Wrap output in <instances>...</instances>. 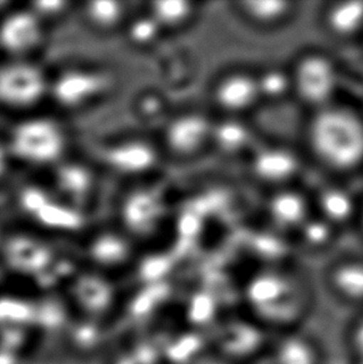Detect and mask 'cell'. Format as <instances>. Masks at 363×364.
<instances>
[{
	"label": "cell",
	"instance_id": "cell-19",
	"mask_svg": "<svg viewBox=\"0 0 363 364\" xmlns=\"http://www.w3.org/2000/svg\"><path fill=\"white\" fill-rule=\"evenodd\" d=\"M254 74L261 105H279L293 99L288 65L268 63L254 69Z\"/></svg>",
	"mask_w": 363,
	"mask_h": 364
},
{
	"label": "cell",
	"instance_id": "cell-23",
	"mask_svg": "<svg viewBox=\"0 0 363 364\" xmlns=\"http://www.w3.org/2000/svg\"><path fill=\"white\" fill-rule=\"evenodd\" d=\"M251 250L261 260V266H288L290 237L266 227L265 230L253 237Z\"/></svg>",
	"mask_w": 363,
	"mask_h": 364
},
{
	"label": "cell",
	"instance_id": "cell-17",
	"mask_svg": "<svg viewBox=\"0 0 363 364\" xmlns=\"http://www.w3.org/2000/svg\"><path fill=\"white\" fill-rule=\"evenodd\" d=\"M39 21L31 13L10 15L0 25V44L11 53H24L39 43Z\"/></svg>",
	"mask_w": 363,
	"mask_h": 364
},
{
	"label": "cell",
	"instance_id": "cell-31",
	"mask_svg": "<svg viewBox=\"0 0 363 364\" xmlns=\"http://www.w3.org/2000/svg\"><path fill=\"white\" fill-rule=\"evenodd\" d=\"M49 196L40 188H25L20 194V205L24 212L30 214L31 217L49 200Z\"/></svg>",
	"mask_w": 363,
	"mask_h": 364
},
{
	"label": "cell",
	"instance_id": "cell-6",
	"mask_svg": "<svg viewBox=\"0 0 363 364\" xmlns=\"http://www.w3.org/2000/svg\"><path fill=\"white\" fill-rule=\"evenodd\" d=\"M263 210L268 228L291 239L314 214L311 193L298 184L268 191Z\"/></svg>",
	"mask_w": 363,
	"mask_h": 364
},
{
	"label": "cell",
	"instance_id": "cell-10",
	"mask_svg": "<svg viewBox=\"0 0 363 364\" xmlns=\"http://www.w3.org/2000/svg\"><path fill=\"white\" fill-rule=\"evenodd\" d=\"M45 91V79L31 65H8L0 69V101L24 107L35 104Z\"/></svg>",
	"mask_w": 363,
	"mask_h": 364
},
{
	"label": "cell",
	"instance_id": "cell-16",
	"mask_svg": "<svg viewBox=\"0 0 363 364\" xmlns=\"http://www.w3.org/2000/svg\"><path fill=\"white\" fill-rule=\"evenodd\" d=\"M163 214L161 199L148 191H137L125 200L123 222L131 232L146 235L157 228Z\"/></svg>",
	"mask_w": 363,
	"mask_h": 364
},
{
	"label": "cell",
	"instance_id": "cell-12",
	"mask_svg": "<svg viewBox=\"0 0 363 364\" xmlns=\"http://www.w3.org/2000/svg\"><path fill=\"white\" fill-rule=\"evenodd\" d=\"M325 281L336 300L357 311H363L362 256L339 257L327 267Z\"/></svg>",
	"mask_w": 363,
	"mask_h": 364
},
{
	"label": "cell",
	"instance_id": "cell-4",
	"mask_svg": "<svg viewBox=\"0 0 363 364\" xmlns=\"http://www.w3.org/2000/svg\"><path fill=\"white\" fill-rule=\"evenodd\" d=\"M249 176L268 191L298 184L304 154L284 142L261 141L256 151L246 158Z\"/></svg>",
	"mask_w": 363,
	"mask_h": 364
},
{
	"label": "cell",
	"instance_id": "cell-15",
	"mask_svg": "<svg viewBox=\"0 0 363 364\" xmlns=\"http://www.w3.org/2000/svg\"><path fill=\"white\" fill-rule=\"evenodd\" d=\"M299 5L291 0H241L233 6L246 24L256 29L273 30L288 24L298 14Z\"/></svg>",
	"mask_w": 363,
	"mask_h": 364
},
{
	"label": "cell",
	"instance_id": "cell-21",
	"mask_svg": "<svg viewBox=\"0 0 363 364\" xmlns=\"http://www.w3.org/2000/svg\"><path fill=\"white\" fill-rule=\"evenodd\" d=\"M154 161L152 148L141 142L123 143L107 152V162L120 172H143L152 167Z\"/></svg>",
	"mask_w": 363,
	"mask_h": 364
},
{
	"label": "cell",
	"instance_id": "cell-34",
	"mask_svg": "<svg viewBox=\"0 0 363 364\" xmlns=\"http://www.w3.org/2000/svg\"><path fill=\"white\" fill-rule=\"evenodd\" d=\"M354 225H357V227H359V234H361L363 237V199H361L359 217H357V220H356V224H354Z\"/></svg>",
	"mask_w": 363,
	"mask_h": 364
},
{
	"label": "cell",
	"instance_id": "cell-30",
	"mask_svg": "<svg viewBox=\"0 0 363 364\" xmlns=\"http://www.w3.org/2000/svg\"><path fill=\"white\" fill-rule=\"evenodd\" d=\"M346 342L352 360L363 362V311H359L346 331Z\"/></svg>",
	"mask_w": 363,
	"mask_h": 364
},
{
	"label": "cell",
	"instance_id": "cell-14",
	"mask_svg": "<svg viewBox=\"0 0 363 364\" xmlns=\"http://www.w3.org/2000/svg\"><path fill=\"white\" fill-rule=\"evenodd\" d=\"M213 119L203 114H183L167 129V142L173 152L191 156L211 144Z\"/></svg>",
	"mask_w": 363,
	"mask_h": 364
},
{
	"label": "cell",
	"instance_id": "cell-2",
	"mask_svg": "<svg viewBox=\"0 0 363 364\" xmlns=\"http://www.w3.org/2000/svg\"><path fill=\"white\" fill-rule=\"evenodd\" d=\"M306 154L337 177L363 171V111L342 100L307 114L302 129Z\"/></svg>",
	"mask_w": 363,
	"mask_h": 364
},
{
	"label": "cell",
	"instance_id": "cell-26",
	"mask_svg": "<svg viewBox=\"0 0 363 364\" xmlns=\"http://www.w3.org/2000/svg\"><path fill=\"white\" fill-rule=\"evenodd\" d=\"M127 242L115 234H103L96 237L90 246V255L100 265L121 264L128 256Z\"/></svg>",
	"mask_w": 363,
	"mask_h": 364
},
{
	"label": "cell",
	"instance_id": "cell-9",
	"mask_svg": "<svg viewBox=\"0 0 363 364\" xmlns=\"http://www.w3.org/2000/svg\"><path fill=\"white\" fill-rule=\"evenodd\" d=\"M314 213L337 230L354 225L359 217L361 199L342 183L322 184L311 193Z\"/></svg>",
	"mask_w": 363,
	"mask_h": 364
},
{
	"label": "cell",
	"instance_id": "cell-36",
	"mask_svg": "<svg viewBox=\"0 0 363 364\" xmlns=\"http://www.w3.org/2000/svg\"><path fill=\"white\" fill-rule=\"evenodd\" d=\"M362 41H363V40H362Z\"/></svg>",
	"mask_w": 363,
	"mask_h": 364
},
{
	"label": "cell",
	"instance_id": "cell-8",
	"mask_svg": "<svg viewBox=\"0 0 363 364\" xmlns=\"http://www.w3.org/2000/svg\"><path fill=\"white\" fill-rule=\"evenodd\" d=\"M261 141L259 129L251 117L221 116L213 122L211 144L224 157L246 161Z\"/></svg>",
	"mask_w": 363,
	"mask_h": 364
},
{
	"label": "cell",
	"instance_id": "cell-5",
	"mask_svg": "<svg viewBox=\"0 0 363 364\" xmlns=\"http://www.w3.org/2000/svg\"><path fill=\"white\" fill-rule=\"evenodd\" d=\"M211 101L221 116L251 117L261 106L254 70L236 66L224 71L213 84Z\"/></svg>",
	"mask_w": 363,
	"mask_h": 364
},
{
	"label": "cell",
	"instance_id": "cell-29",
	"mask_svg": "<svg viewBox=\"0 0 363 364\" xmlns=\"http://www.w3.org/2000/svg\"><path fill=\"white\" fill-rule=\"evenodd\" d=\"M90 19L101 26L115 24L122 13L121 4L112 0H96L88 5Z\"/></svg>",
	"mask_w": 363,
	"mask_h": 364
},
{
	"label": "cell",
	"instance_id": "cell-3",
	"mask_svg": "<svg viewBox=\"0 0 363 364\" xmlns=\"http://www.w3.org/2000/svg\"><path fill=\"white\" fill-rule=\"evenodd\" d=\"M293 99L307 114L340 100L342 87V68L329 51L306 49L296 54L288 64Z\"/></svg>",
	"mask_w": 363,
	"mask_h": 364
},
{
	"label": "cell",
	"instance_id": "cell-28",
	"mask_svg": "<svg viewBox=\"0 0 363 364\" xmlns=\"http://www.w3.org/2000/svg\"><path fill=\"white\" fill-rule=\"evenodd\" d=\"M153 11L156 21L176 25L189 19L194 13V8L193 4L183 0H162L153 4Z\"/></svg>",
	"mask_w": 363,
	"mask_h": 364
},
{
	"label": "cell",
	"instance_id": "cell-20",
	"mask_svg": "<svg viewBox=\"0 0 363 364\" xmlns=\"http://www.w3.org/2000/svg\"><path fill=\"white\" fill-rule=\"evenodd\" d=\"M101 85L102 80L98 75L85 71H69L56 80L53 92L60 104L76 106L98 94Z\"/></svg>",
	"mask_w": 363,
	"mask_h": 364
},
{
	"label": "cell",
	"instance_id": "cell-33",
	"mask_svg": "<svg viewBox=\"0 0 363 364\" xmlns=\"http://www.w3.org/2000/svg\"><path fill=\"white\" fill-rule=\"evenodd\" d=\"M65 5L66 3L60 0H41L35 3V9L41 14L51 15L61 11L64 9Z\"/></svg>",
	"mask_w": 363,
	"mask_h": 364
},
{
	"label": "cell",
	"instance_id": "cell-35",
	"mask_svg": "<svg viewBox=\"0 0 363 364\" xmlns=\"http://www.w3.org/2000/svg\"><path fill=\"white\" fill-rule=\"evenodd\" d=\"M5 167H6V154L4 149L0 147V176L4 173Z\"/></svg>",
	"mask_w": 363,
	"mask_h": 364
},
{
	"label": "cell",
	"instance_id": "cell-11",
	"mask_svg": "<svg viewBox=\"0 0 363 364\" xmlns=\"http://www.w3.org/2000/svg\"><path fill=\"white\" fill-rule=\"evenodd\" d=\"M263 364H324V352L314 337L301 330L276 335L265 355L256 360Z\"/></svg>",
	"mask_w": 363,
	"mask_h": 364
},
{
	"label": "cell",
	"instance_id": "cell-13",
	"mask_svg": "<svg viewBox=\"0 0 363 364\" xmlns=\"http://www.w3.org/2000/svg\"><path fill=\"white\" fill-rule=\"evenodd\" d=\"M320 23L325 33L337 41L363 40V0L326 3L320 11Z\"/></svg>",
	"mask_w": 363,
	"mask_h": 364
},
{
	"label": "cell",
	"instance_id": "cell-1",
	"mask_svg": "<svg viewBox=\"0 0 363 364\" xmlns=\"http://www.w3.org/2000/svg\"><path fill=\"white\" fill-rule=\"evenodd\" d=\"M241 301L246 315L274 335L301 330L314 307L309 286L288 266H259L244 281Z\"/></svg>",
	"mask_w": 363,
	"mask_h": 364
},
{
	"label": "cell",
	"instance_id": "cell-27",
	"mask_svg": "<svg viewBox=\"0 0 363 364\" xmlns=\"http://www.w3.org/2000/svg\"><path fill=\"white\" fill-rule=\"evenodd\" d=\"M75 292L84 305L91 307H101L108 304L111 290L106 281L98 276H84L76 282Z\"/></svg>",
	"mask_w": 363,
	"mask_h": 364
},
{
	"label": "cell",
	"instance_id": "cell-32",
	"mask_svg": "<svg viewBox=\"0 0 363 364\" xmlns=\"http://www.w3.org/2000/svg\"><path fill=\"white\" fill-rule=\"evenodd\" d=\"M158 23L154 19L142 18L133 23L130 30V35L136 43L143 44L148 43L157 34Z\"/></svg>",
	"mask_w": 363,
	"mask_h": 364
},
{
	"label": "cell",
	"instance_id": "cell-7",
	"mask_svg": "<svg viewBox=\"0 0 363 364\" xmlns=\"http://www.w3.org/2000/svg\"><path fill=\"white\" fill-rule=\"evenodd\" d=\"M11 148L26 162L44 164L60 157L64 149V137L55 123L46 119H30L15 128Z\"/></svg>",
	"mask_w": 363,
	"mask_h": 364
},
{
	"label": "cell",
	"instance_id": "cell-24",
	"mask_svg": "<svg viewBox=\"0 0 363 364\" xmlns=\"http://www.w3.org/2000/svg\"><path fill=\"white\" fill-rule=\"evenodd\" d=\"M36 222L50 229L76 230L83 225V217L73 208L54 202L51 198L35 213Z\"/></svg>",
	"mask_w": 363,
	"mask_h": 364
},
{
	"label": "cell",
	"instance_id": "cell-22",
	"mask_svg": "<svg viewBox=\"0 0 363 364\" xmlns=\"http://www.w3.org/2000/svg\"><path fill=\"white\" fill-rule=\"evenodd\" d=\"M339 232L340 230L314 213L295 234L294 239L305 250L320 254L335 245Z\"/></svg>",
	"mask_w": 363,
	"mask_h": 364
},
{
	"label": "cell",
	"instance_id": "cell-25",
	"mask_svg": "<svg viewBox=\"0 0 363 364\" xmlns=\"http://www.w3.org/2000/svg\"><path fill=\"white\" fill-rule=\"evenodd\" d=\"M55 179L60 192L74 200L84 199L93 183L89 171L79 164H66L60 167Z\"/></svg>",
	"mask_w": 363,
	"mask_h": 364
},
{
	"label": "cell",
	"instance_id": "cell-18",
	"mask_svg": "<svg viewBox=\"0 0 363 364\" xmlns=\"http://www.w3.org/2000/svg\"><path fill=\"white\" fill-rule=\"evenodd\" d=\"M5 259L15 270L38 272L48 265L51 259L49 247L34 237H15L5 244Z\"/></svg>",
	"mask_w": 363,
	"mask_h": 364
}]
</instances>
